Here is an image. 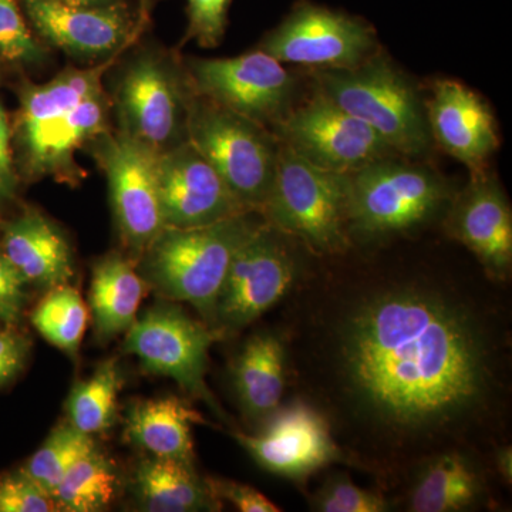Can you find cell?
I'll list each match as a JSON object with an SVG mask.
<instances>
[{"mask_svg":"<svg viewBox=\"0 0 512 512\" xmlns=\"http://www.w3.org/2000/svg\"><path fill=\"white\" fill-rule=\"evenodd\" d=\"M350 174L323 170L281 144L265 221L320 255L350 244Z\"/></svg>","mask_w":512,"mask_h":512,"instance_id":"obj_4","label":"cell"},{"mask_svg":"<svg viewBox=\"0 0 512 512\" xmlns=\"http://www.w3.org/2000/svg\"><path fill=\"white\" fill-rule=\"evenodd\" d=\"M53 498L22 470L0 477V512L56 511Z\"/></svg>","mask_w":512,"mask_h":512,"instance_id":"obj_32","label":"cell"},{"mask_svg":"<svg viewBox=\"0 0 512 512\" xmlns=\"http://www.w3.org/2000/svg\"><path fill=\"white\" fill-rule=\"evenodd\" d=\"M208 485L217 500H225L237 507L241 512H279L281 508L272 503L266 495L259 493L249 485L235 481L208 478Z\"/></svg>","mask_w":512,"mask_h":512,"instance_id":"obj_35","label":"cell"},{"mask_svg":"<svg viewBox=\"0 0 512 512\" xmlns=\"http://www.w3.org/2000/svg\"><path fill=\"white\" fill-rule=\"evenodd\" d=\"M289 238L265 221L238 249L215 306L218 336L244 329L292 291L299 265Z\"/></svg>","mask_w":512,"mask_h":512,"instance_id":"obj_7","label":"cell"},{"mask_svg":"<svg viewBox=\"0 0 512 512\" xmlns=\"http://www.w3.org/2000/svg\"><path fill=\"white\" fill-rule=\"evenodd\" d=\"M28 284L15 265L0 252V322L13 325L22 315Z\"/></svg>","mask_w":512,"mask_h":512,"instance_id":"obj_34","label":"cell"},{"mask_svg":"<svg viewBox=\"0 0 512 512\" xmlns=\"http://www.w3.org/2000/svg\"><path fill=\"white\" fill-rule=\"evenodd\" d=\"M448 208V234L476 255L491 279L505 281L512 266V214L497 180L484 170L473 173Z\"/></svg>","mask_w":512,"mask_h":512,"instance_id":"obj_16","label":"cell"},{"mask_svg":"<svg viewBox=\"0 0 512 512\" xmlns=\"http://www.w3.org/2000/svg\"><path fill=\"white\" fill-rule=\"evenodd\" d=\"M8 117L0 104V201L8 200L15 194L16 175L10 156Z\"/></svg>","mask_w":512,"mask_h":512,"instance_id":"obj_37","label":"cell"},{"mask_svg":"<svg viewBox=\"0 0 512 512\" xmlns=\"http://www.w3.org/2000/svg\"><path fill=\"white\" fill-rule=\"evenodd\" d=\"M121 384L119 365L114 360L97 367L92 377L77 383L70 393L67 402L70 424L89 436L110 429Z\"/></svg>","mask_w":512,"mask_h":512,"instance_id":"obj_27","label":"cell"},{"mask_svg":"<svg viewBox=\"0 0 512 512\" xmlns=\"http://www.w3.org/2000/svg\"><path fill=\"white\" fill-rule=\"evenodd\" d=\"M190 90L173 63L154 55L138 57L117 90L123 131L158 151L173 147L183 128L187 133Z\"/></svg>","mask_w":512,"mask_h":512,"instance_id":"obj_14","label":"cell"},{"mask_svg":"<svg viewBox=\"0 0 512 512\" xmlns=\"http://www.w3.org/2000/svg\"><path fill=\"white\" fill-rule=\"evenodd\" d=\"M276 124L281 144L323 170L350 174L394 154L372 128L320 93Z\"/></svg>","mask_w":512,"mask_h":512,"instance_id":"obj_11","label":"cell"},{"mask_svg":"<svg viewBox=\"0 0 512 512\" xmlns=\"http://www.w3.org/2000/svg\"><path fill=\"white\" fill-rule=\"evenodd\" d=\"M453 198L450 185L429 168L380 158L350 173V232L400 234L436 217Z\"/></svg>","mask_w":512,"mask_h":512,"instance_id":"obj_6","label":"cell"},{"mask_svg":"<svg viewBox=\"0 0 512 512\" xmlns=\"http://www.w3.org/2000/svg\"><path fill=\"white\" fill-rule=\"evenodd\" d=\"M376 35L362 20L303 3L265 37L262 50L281 63L349 69L375 55Z\"/></svg>","mask_w":512,"mask_h":512,"instance_id":"obj_13","label":"cell"},{"mask_svg":"<svg viewBox=\"0 0 512 512\" xmlns=\"http://www.w3.org/2000/svg\"><path fill=\"white\" fill-rule=\"evenodd\" d=\"M29 343L13 329L0 330V384L8 383L25 366Z\"/></svg>","mask_w":512,"mask_h":512,"instance_id":"obj_36","label":"cell"},{"mask_svg":"<svg viewBox=\"0 0 512 512\" xmlns=\"http://www.w3.org/2000/svg\"><path fill=\"white\" fill-rule=\"evenodd\" d=\"M285 382L284 339L272 332L256 333L232 367V383L245 417L264 423L281 406Z\"/></svg>","mask_w":512,"mask_h":512,"instance_id":"obj_20","label":"cell"},{"mask_svg":"<svg viewBox=\"0 0 512 512\" xmlns=\"http://www.w3.org/2000/svg\"><path fill=\"white\" fill-rule=\"evenodd\" d=\"M484 495L480 470L466 453L447 450L426 458L409 495V511L470 510Z\"/></svg>","mask_w":512,"mask_h":512,"instance_id":"obj_22","label":"cell"},{"mask_svg":"<svg viewBox=\"0 0 512 512\" xmlns=\"http://www.w3.org/2000/svg\"><path fill=\"white\" fill-rule=\"evenodd\" d=\"M96 448L93 436L82 433L72 424L57 427L47 437L43 446L29 458L20 470L28 474L52 497L53 491L80 458L86 457Z\"/></svg>","mask_w":512,"mask_h":512,"instance_id":"obj_29","label":"cell"},{"mask_svg":"<svg viewBox=\"0 0 512 512\" xmlns=\"http://www.w3.org/2000/svg\"><path fill=\"white\" fill-rule=\"evenodd\" d=\"M255 214L241 212L204 227H165L141 254V278L168 301L190 303L212 329L229 265L265 222Z\"/></svg>","mask_w":512,"mask_h":512,"instance_id":"obj_2","label":"cell"},{"mask_svg":"<svg viewBox=\"0 0 512 512\" xmlns=\"http://www.w3.org/2000/svg\"><path fill=\"white\" fill-rule=\"evenodd\" d=\"M192 90L256 123H278L291 110L295 79L264 50L224 59L194 60Z\"/></svg>","mask_w":512,"mask_h":512,"instance_id":"obj_9","label":"cell"},{"mask_svg":"<svg viewBox=\"0 0 512 512\" xmlns=\"http://www.w3.org/2000/svg\"><path fill=\"white\" fill-rule=\"evenodd\" d=\"M495 468L507 484L512 483V450L511 446L497 447L494 453Z\"/></svg>","mask_w":512,"mask_h":512,"instance_id":"obj_38","label":"cell"},{"mask_svg":"<svg viewBox=\"0 0 512 512\" xmlns=\"http://www.w3.org/2000/svg\"><path fill=\"white\" fill-rule=\"evenodd\" d=\"M40 35L69 55L99 59L120 49L130 33L126 10L116 3L72 6L57 0H25Z\"/></svg>","mask_w":512,"mask_h":512,"instance_id":"obj_18","label":"cell"},{"mask_svg":"<svg viewBox=\"0 0 512 512\" xmlns=\"http://www.w3.org/2000/svg\"><path fill=\"white\" fill-rule=\"evenodd\" d=\"M96 158L109 183L110 202L120 237L137 254L165 228L156 150L126 131H104L96 138Z\"/></svg>","mask_w":512,"mask_h":512,"instance_id":"obj_8","label":"cell"},{"mask_svg":"<svg viewBox=\"0 0 512 512\" xmlns=\"http://www.w3.org/2000/svg\"><path fill=\"white\" fill-rule=\"evenodd\" d=\"M231 0H188L187 40L204 47L217 46L227 28Z\"/></svg>","mask_w":512,"mask_h":512,"instance_id":"obj_33","label":"cell"},{"mask_svg":"<svg viewBox=\"0 0 512 512\" xmlns=\"http://www.w3.org/2000/svg\"><path fill=\"white\" fill-rule=\"evenodd\" d=\"M431 138L444 150L470 167L484 170L485 161L497 150V126L485 101L454 80H441L433 89L427 107Z\"/></svg>","mask_w":512,"mask_h":512,"instance_id":"obj_17","label":"cell"},{"mask_svg":"<svg viewBox=\"0 0 512 512\" xmlns=\"http://www.w3.org/2000/svg\"><path fill=\"white\" fill-rule=\"evenodd\" d=\"M315 325L333 416L377 463L456 450L495 420L504 352L494 312L424 278L340 288Z\"/></svg>","mask_w":512,"mask_h":512,"instance_id":"obj_1","label":"cell"},{"mask_svg":"<svg viewBox=\"0 0 512 512\" xmlns=\"http://www.w3.org/2000/svg\"><path fill=\"white\" fill-rule=\"evenodd\" d=\"M204 423L201 414L180 397L140 400L126 416L128 439L151 456L177 458L194 463L192 424Z\"/></svg>","mask_w":512,"mask_h":512,"instance_id":"obj_24","label":"cell"},{"mask_svg":"<svg viewBox=\"0 0 512 512\" xmlns=\"http://www.w3.org/2000/svg\"><path fill=\"white\" fill-rule=\"evenodd\" d=\"M147 284L136 266L120 254L104 256L93 268L90 308L100 339L126 333L137 320Z\"/></svg>","mask_w":512,"mask_h":512,"instance_id":"obj_25","label":"cell"},{"mask_svg":"<svg viewBox=\"0 0 512 512\" xmlns=\"http://www.w3.org/2000/svg\"><path fill=\"white\" fill-rule=\"evenodd\" d=\"M117 487L116 468L94 448L64 474L52 498L57 510L96 512L104 510L114 500Z\"/></svg>","mask_w":512,"mask_h":512,"instance_id":"obj_26","label":"cell"},{"mask_svg":"<svg viewBox=\"0 0 512 512\" xmlns=\"http://www.w3.org/2000/svg\"><path fill=\"white\" fill-rule=\"evenodd\" d=\"M110 63L93 69H69L45 84H28L20 94V130L26 157L80 101L99 92L101 77Z\"/></svg>","mask_w":512,"mask_h":512,"instance_id":"obj_21","label":"cell"},{"mask_svg":"<svg viewBox=\"0 0 512 512\" xmlns=\"http://www.w3.org/2000/svg\"><path fill=\"white\" fill-rule=\"evenodd\" d=\"M42 56V47L33 39L18 3L0 0V59L32 63Z\"/></svg>","mask_w":512,"mask_h":512,"instance_id":"obj_31","label":"cell"},{"mask_svg":"<svg viewBox=\"0 0 512 512\" xmlns=\"http://www.w3.org/2000/svg\"><path fill=\"white\" fill-rule=\"evenodd\" d=\"M87 308L82 296L67 284L55 286L32 315L37 332L70 356H76L87 325Z\"/></svg>","mask_w":512,"mask_h":512,"instance_id":"obj_28","label":"cell"},{"mask_svg":"<svg viewBox=\"0 0 512 512\" xmlns=\"http://www.w3.org/2000/svg\"><path fill=\"white\" fill-rule=\"evenodd\" d=\"M256 434L235 433V440L268 473L305 481L342 460L330 421L319 407L295 400L264 421Z\"/></svg>","mask_w":512,"mask_h":512,"instance_id":"obj_12","label":"cell"},{"mask_svg":"<svg viewBox=\"0 0 512 512\" xmlns=\"http://www.w3.org/2000/svg\"><path fill=\"white\" fill-rule=\"evenodd\" d=\"M185 134L244 210H264L281 147L265 126L202 97L191 101Z\"/></svg>","mask_w":512,"mask_h":512,"instance_id":"obj_5","label":"cell"},{"mask_svg":"<svg viewBox=\"0 0 512 512\" xmlns=\"http://www.w3.org/2000/svg\"><path fill=\"white\" fill-rule=\"evenodd\" d=\"M158 181L165 227H204L247 212L188 140L161 151Z\"/></svg>","mask_w":512,"mask_h":512,"instance_id":"obj_15","label":"cell"},{"mask_svg":"<svg viewBox=\"0 0 512 512\" xmlns=\"http://www.w3.org/2000/svg\"><path fill=\"white\" fill-rule=\"evenodd\" d=\"M126 333L124 349L137 356L147 372L171 377L185 392L221 414L205 384L208 352L220 338L214 329L195 322L177 306L160 305L137 318Z\"/></svg>","mask_w":512,"mask_h":512,"instance_id":"obj_10","label":"cell"},{"mask_svg":"<svg viewBox=\"0 0 512 512\" xmlns=\"http://www.w3.org/2000/svg\"><path fill=\"white\" fill-rule=\"evenodd\" d=\"M3 254L32 284H67L73 276L72 249L59 228L37 211L10 222L3 235Z\"/></svg>","mask_w":512,"mask_h":512,"instance_id":"obj_19","label":"cell"},{"mask_svg":"<svg viewBox=\"0 0 512 512\" xmlns=\"http://www.w3.org/2000/svg\"><path fill=\"white\" fill-rule=\"evenodd\" d=\"M319 93L365 123L394 153L420 156L430 147L427 109L416 86L375 53L349 69L319 73Z\"/></svg>","mask_w":512,"mask_h":512,"instance_id":"obj_3","label":"cell"},{"mask_svg":"<svg viewBox=\"0 0 512 512\" xmlns=\"http://www.w3.org/2000/svg\"><path fill=\"white\" fill-rule=\"evenodd\" d=\"M57 2L72 6H104L113 3L111 0H57Z\"/></svg>","mask_w":512,"mask_h":512,"instance_id":"obj_39","label":"cell"},{"mask_svg":"<svg viewBox=\"0 0 512 512\" xmlns=\"http://www.w3.org/2000/svg\"><path fill=\"white\" fill-rule=\"evenodd\" d=\"M134 493L141 508L151 512H195L220 510L207 480L194 463L177 458L151 456L134 473Z\"/></svg>","mask_w":512,"mask_h":512,"instance_id":"obj_23","label":"cell"},{"mask_svg":"<svg viewBox=\"0 0 512 512\" xmlns=\"http://www.w3.org/2000/svg\"><path fill=\"white\" fill-rule=\"evenodd\" d=\"M312 510L320 512H384L389 501L382 494L357 487L348 474L328 477L312 497Z\"/></svg>","mask_w":512,"mask_h":512,"instance_id":"obj_30","label":"cell"}]
</instances>
